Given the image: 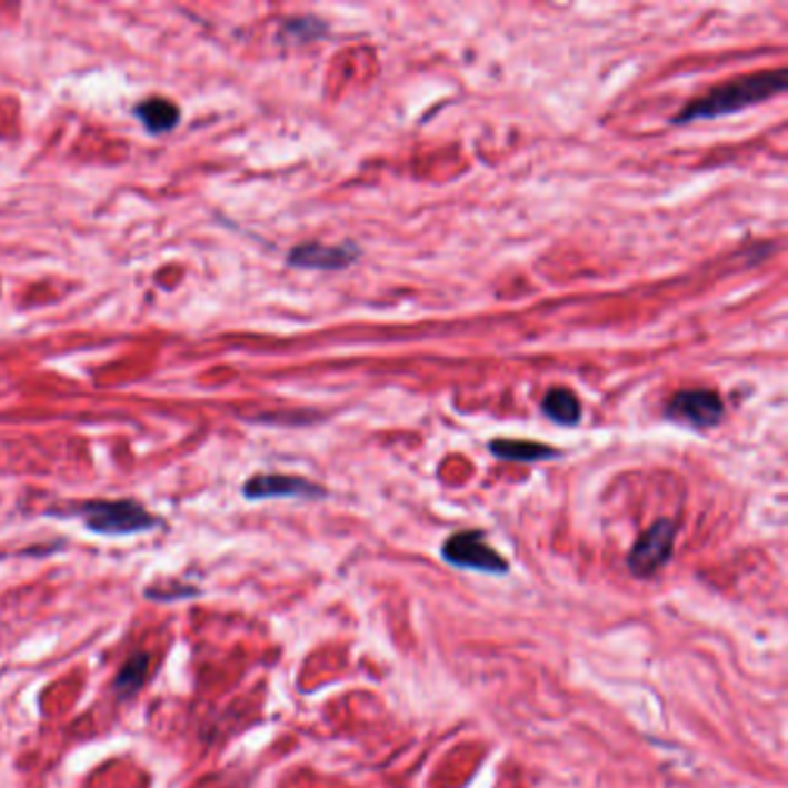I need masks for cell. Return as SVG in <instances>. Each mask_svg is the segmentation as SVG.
Returning <instances> with one entry per match:
<instances>
[{
    "instance_id": "cell-1",
    "label": "cell",
    "mask_w": 788,
    "mask_h": 788,
    "mask_svg": "<svg viewBox=\"0 0 788 788\" xmlns=\"http://www.w3.org/2000/svg\"><path fill=\"white\" fill-rule=\"evenodd\" d=\"M784 89H786V72L784 70L742 74L738 79L715 86L708 96L689 102L676 116L674 123L685 126V123H694V121H710V119H719V116L738 113L742 109L756 107V104H761V102L784 93Z\"/></svg>"
},
{
    "instance_id": "cell-2",
    "label": "cell",
    "mask_w": 788,
    "mask_h": 788,
    "mask_svg": "<svg viewBox=\"0 0 788 788\" xmlns=\"http://www.w3.org/2000/svg\"><path fill=\"white\" fill-rule=\"evenodd\" d=\"M70 516H77L83 520L86 528L96 535L104 537H126V535H139L149 532L160 520L146 511L139 502L134 500H98V502H86L68 511Z\"/></svg>"
},
{
    "instance_id": "cell-3",
    "label": "cell",
    "mask_w": 788,
    "mask_h": 788,
    "mask_svg": "<svg viewBox=\"0 0 788 788\" xmlns=\"http://www.w3.org/2000/svg\"><path fill=\"white\" fill-rule=\"evenodd\" d=\"M440 556L447 565L456 569H470L490 576H507L509 562L498 550L486 543V532L481 530H462L451 535L445 543Z\"/></svg>"
},
{
    "instance_id": "cell-4",
    "label": "cell",
    "mask_w": 788,
    "mask_h": 788,
    "mask_svg": "<svg viewBox=\"0 0 788 788\" xmlns=\"http://www.w3.org/2000/svg\"><path fill=\"white\" fill-rule=\"evenodd\" d=\"M678 528L674 520L659 518L636 539L627 556V569L634 578H652L666 562L674 558Z\"/></svg>"
},
{
    "instance_id": "cell-5",
    "label": "cell",
    "mask_w": 788,
    "mask_h": 788,
    "mask_svg": "<svg viewBox=\"0 0 788 788\" xmlns=\"http://www.w3.org/2000/svg\"><path fill=\"white\" fill-rule=\"evenodd\" d=\"M666 417L691 428H712L724 419V400L710 389H685L668 400Z\"/></svg>"
},
{
    "instance_id": "cell-6",
    "label": "cell",
    "mask_w": 788,
    "mask_h": 788,
    "mask_svg": "<svg viewBox=\"0 0 788 788\" xmlns=\"http://www.w3.org/2000/svg\"><path fill=\"white\" fill-rule=\"evenodd\" d=\"M243 495L248 500H273V498H306L317 500L325 498L327 490L301 477L289 475H257L246 481Z\"/></svg>"
},
{
    "instance_id": "cell-7",
    "label": "cell",
    "mask_w": 788,
    "mask_h": 788,
    "mask_svg": "<svg viewBox=\"0 0 788 788\" xmlns=\"http://www.w3.org/2000/svg\"><path fill=\"white\" fill-rule=\"evenodd\" d=\"M359 248L352 243L345 246H325V243H303L289 252V267L310 269V271H340L355 265Z\"/></svg>"
},
{
    "instance_id": "cell-8",
    "label": "cell",
    "mask_w": 788,
    "mask_h": 788,
    "mask_svg": "<svg viewBox=\"0 0 788 788\" xmlns=\"http://www.w3.org/2000/svg\"><path fill=\"white\" fill-rule=\"evenodd\" d=\"M134 113H137V119L143 123V128L153 134L169 132V130L177 128L181 121V109L164 98L143 100L141 104L134 107Z\"/></svg>"
},
{
    "instance_id": "cell-9",
    "label": "cell",
    "mask_w": 788,
    "mask_h": 788,
    "mask_svg": "<svg viewBox=\"0 0 788 788\" xmlns=\"http://www.w3.org/2000/svg\"><path fill=\"white\" fill-rule=\"evenodd\" d=\"M488 449L498 458L513 460V462H537V460L558 456L556 449H550L541 442H528V440H492Z\"/></svg>"
},
{
    "instance_id": "cell-10",
    "label": "cell",
    "mask_w": 788,
    "mask_h": 788,
    "mask_svg": "<svg viewBox=\"0 0 788 788\" xmlns=\"http://www.w3.org/2000/svg\"><path fill=\"white\" fill-rule=\"evenodd\" d=\"M149 666L151 657L146 652H134L128 657L113 680V691L119 694V698H130L143 687L146 678H149Z\"/></svg>"
},
{
    "instance_id": "cell-11",
    "label": "cell",
    "mask_w": 788,
    "mask_h": 788,
    "mask_svg": "<svg viewBox=\"0 0 788 788\" xmlns=\"http://www.w3.org/2000/svg\"><path fill=\"white\" fill-rule=\"evenodd\" d=\"M543 415L560 426H576L580 421V402L569 389H550L543 396Z\"/></svg>"
},
{
    "instance_id": "cell-12",
    "label": "cell",
    "mask_w": 788,
    "mask_h": 788,
    "mask_svg": "<svg viewBox=\"0 0 788 788\" xmlns=\"http://www.w3.org/2000/svg\"><path fill=\"white\" fill-rule=\"evenodd\" d=\"M143 595L156 601H177V599L197 597L199 590L192 586H183V582H173V588H149Z\"/></svg>"
},
{
    "instance_id": "cell-13",
    "label": "cell",
    "mask_w": 788,
    "mask_h": 788,
    "mask_svg": "<svg viewBox=\"0 0 788 788\" xmlns=\"http://www.w3.org/2000/svg\"><path fill=\"white\" fill-rule=\"evenodd\" d=\"M322 31H325V26L315 19H299V21L287 23V33H291L295 38H301V40H312L317 33H322Z\"/></svg>"
}]
</instances>
